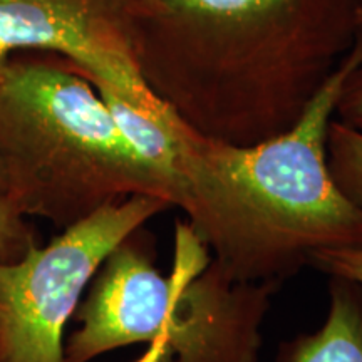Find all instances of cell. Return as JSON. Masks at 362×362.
I'll return each mask as SVG.
<instances>
[{
    "label": "cell",
    "instance_id": "1",
    "mask_svg": "<svg viewBox=\"0 0 362 362\" xmlns=\"http://www.w3.org/2000/svg\"><path fill=\"white\" fill-rule=\"evenodd\" d=\"M361 22L362 0H155L133 47L144 83L188 128L252 146L300 119Z\"/></svg>",
    "mask_w": 362,
    "mask_h": 362
},
{
    "label": "cell",
    "instance_id": "2",
    "mask_svg": "<svg viewBox=\"0 0 362 362\" xmlns=\"http://www.w3.org/2000/svg\"><path fill=\"white\" fill-rule=\"evenodd\" d=\"M351 52L291 129L252 146L202 136L176 116L180 208L233 282L282 285L317 252L362 248V210L330 175L327 131Z\"/></svg>",
    "mask_w": 362,
    "mask_h": 362
},
{
    "label": "cell",
    "instance_id": "3",
    "mask_svg": "<svg viewBox=\"0 0 362 362\" xmlns=\"http://www.w3.org/2000/svg\"><path fill=\"white\" fill-rule=\"evenodd\" d=\"M175 269L156 267L155 237L134 230L104 259L72 319L66 362H90L163 339L175 362H257L279 284L233 282L208 259L188 221H176Z\"/></svg>",
    "mask_w": 362,
    "mask_h": 362
},
{
    "label": "cell",
    "instance_id": "4",
    "mask_svg": "<svg viewBox=\"0 0 362 362\" xmlns=\"http://www.w3.org/2000/svg\"><path fill=\"white\" fill-rule=\"evenodd\" d=\"M0 163L8 202L61 230L136 194L178 206L173 185L126 141L74 67L0 66Z\"/></svg>",
    "mask_w": 362,
    "mask_h": 362
},
{
    "label": "cell",
    "instance_id": "5",
    "mask_svg": "<svg viewBox=\"0 0 362 362\" xmlns=\"http://www.w3.org/2000/svg\"><path fill=\"white\" fill-rule=\"evenodd\" d=\"M170 208L148 194L110 203L16 264H0V362H66L67 322L104 259Z\"/></svg>",
    "mask_w": 362,
    "mask_h": 362
},
{
    "label": "cell",
    "instance_id": "6",
    "mask_svg": "<svg viewBox=\"0 0 362 362\" xmlns=\"http://www.w3.org/2000/svg\"><path fill=\"white\" fill-rule=\"evenodd\" d=\"M133 34L134 19L121 0H0V66L13 51L44 49L129 103L160 107L139 72Z\"/></svg>",
    "mask_w": 362,
    "mask_h": 362
},
{
    "label": "cell",
    "instance_id": "7",
    "mask_svg": "<svg viewBox=\"0 0 362 362\" xmlns=\"http://www.w3.org/2000/svg\"><path fill=\"white\" fill-rule=\"evenodd\" d=\"M329 279L324 324L280 344L277 362H362V285Z\"/></svg>",
    "mask_w": 362,
    "mask_h": 362
},
{
    "label": "cell",
    "instance_id": "8",
    "mask_svg": "<svg viewBox=\"0 0 362 362\" xmlns=\"http://www.w3.org/2000/svg\"><path fill=\"white\" fill-rule=\"evenodd\" d=\"M327 163L337 188L362 210V131L334 117L327 131Z\"/></svg>",
    "mask_w": 362,
    "mask_h": 362
},
{
    "label": "cell",
    "instance_id": "9",
    "mask_svg": "<svg viewBox=\"0 0 362 362\" xmlns=\"http://www.w3.org/2000/svg\"><path fill=\"white\" fill-rule=\"evenodd\" d=\"M35 245L37 238L25 216L8 198L0 197V264H16Z\"/></svg>",
    "mask_w": 362,
    "mask_h": 362
},
{
    "label": "cell",
    "instance_id": "10",
    "mask_svg": "<svg viewBox=\"0 0 362 362\" xmlns=\"http://www.w3.org/2000/svg\"><path fill=\"white\" fill-rule=\"evenodd\" d=\"M352 66L344 79L336 103V119L362 131V22L351 51Z\"/></svg>",
    "mask_w": 362,
    "mask_h": 362
},
{
    "label": "cell",
    "instance_id": "11",
    "mask_svg": "<svg viewBox=\"0 0 362 362\" xmlns=\"http://www.w3.org/2000/svg\"><path fill=\"white\" fill-rule=\"evenodd\" d=\"M309 267L329 277H341L362 285V248H334L317 252Z\"/></svg>",
    "mask_w": 362,
    "mask_h": 362
},
{
    "label": "cell",
    "instance_id": "12",
    "mask_svg": "<svg viewBox=\"0 0 362 362\" xmlns=\"http://www.w3.org/2000/svg\"><path fill=\"white\" fill-rule=\"evenodd\" d=\"M133 362H175L173 352L163 339L148 344V349Z\"/></svg>",
    "mask_w": 362,
    "mask_h": 362
},
{
    "label": "cell",
    "instance_id": "13",
    "mask_svg": "<svg viewBox=\"0 0 362 362\" xmlns=\"http://www.w3.org/2000/svg\"><path fill=\"white\" fill-rule=\"evenodd\" d=\"M121 2H123V6L126 8H128V12L133 16V19L136 22L151 11L155 0H121Z\"/></svg>",
    "mask_w": 362,
    "mask_h": 362
},
{
    "label": "cell",
    "instance_id": "14",
    "mask_svg": "<svg viewBox=\"0 0 362 362\" xmlns=\"http://www.w3.org/2000/svg\"><path fill=\"white\" fill-rule=\"evenodd\" d=\"M7 176H6V170H4L2 163H0V197H7Z\"/></svg>",
    "mask_w": 362,
    "mask_h": 362
}]
</instances>
